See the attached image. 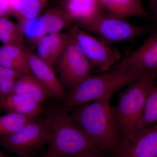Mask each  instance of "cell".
<instances>
[{
    "label": "cell",
    "instance_id": "obj_1",
    "mask_svg": "<svg viewBox=\"0 0 157 157\" xmlns=\"http://www.w3.org/2000/svg\"><path fill=\"white\" fill-rule=\"evenodd\" d=\"M50 122L51 135L44 157H107L59 107L45 109Z\"/></svg>",
    "mask_w": 157,
    "mask_h": 157
},
{
    "label": "cell",
    "instance_id": "obj_2",
    "mask_svg": "<svg viewBox=\"0 0 157 157\" xmlns=\"http://www.w3.org/2000/svg\"><path fill=\"white\" fill-rule=\"evenodd\" d=\"M110 99L104 98L80 105L70 115L94 144L115 157L121 136Z\"/></svg>",
    "mask_w": 157,
    "mask_h": 157
},
{
    "label": "cell",
    "instance_id": "obj_3",
    "mask_svg": "<svg viewBox=\"0 0 157 157\" xmlns=\"http://www.w3.org/2000/svg\"><path fill=\"white\" fill-rule=\"evenodd\" d=\"M143 73L119 63L111 70L98 75H90L66 95L61 108L66 112L74 107L104 98H111L114 93L129 85Z\"/></svg>",
    "mask_w": 157,
    "mask_h": 157
},
{
    "label": "cell",
    "instance_id": "obj_4",
    "mask_svg": "<svg viewBox=\"0 0 157 157\" xmlns=\"http://www.w3.org/2000/svg\"><path fill=\"white\" fill-rule=\"evenodd\" d=\"M155 80L151 73H145L120 93L117 104L113 109L121 138L137 130L147 98Z\"/></svg>",
    "mask_w": 157,
    "mask_h": 157
},
{
    "label": "cell",
    "instance_id": "obj_5",
    "mask_svg": "<svg viewBox=\"0 0 157 157\" xmlns=\"http://www.w3.org/2000/svg\"><path fill=\"white\" fill-rule=\"evenodd\" d=\"M74 25L95 35L108 45L131 41L150 33L153 31L150 26L133 24L109 14L101 8L89 18Z\"/></svg>",
    "mask_w": 157,
    "mask_h": 157
},
{
    "label": "cell",
    "instance_id": "obj_6",
    "mask_svg": "<svg viewBox=\"0 0 157 157\" xmlns=\"http://www.w3.org/2000/svg\"><path fill=\"white\" fill-rule=\"evenodd\" d=\"M50 135V122L46 116L28 124L19 132L0 136V145L17 156L32 157L48 145Z\"/></svg>",
    "mask_w": 157,
    "mask_h": 157
},
{
    "label": "cell",
    "instance_id": "obj_7",
    "mask_svg": "<svg viewBox=\"0 0 157 157\" xmlns=\"http://www.w3.org/2000/svg\"><path fill=\"white\" fill-rule=\"evenodd\" d=\"M68 33L89 60L93 69L98 73L109 71L121 58V54L117 49L111 48L75 25L68 28Z\"/></svg>",
    "mask_w": 157,
    "mask_h": 157
},
{
    "label": "cell",
    "instance_id": "obj_8",
    "mask_svg": "<svg viewBox=\"0 0 157 157\" xmlns=\"http://www.w3.org/2000/svg\"><path fill=\"white\" fill-rule=\"evenodd\" d=\"M59 80L63 87L72 89L90 75L92 67L70 37L58 64Z\"/></svg>",
    "mask_w": 157,
    "mask_h": 157
},
{
    "label": "cell",
    "instance_id": "obj_9",
    "mask_svg": "<svg viewBox=\"0 0 157 157\" xmlns=\"http://www.w3.org/2000/svg\"><path fill=\"white\" fill-rule=\"evenodd\" d=\"M115 157H157V124L121 138Z\"/></svg>",
    "mask_w": 157,
    "mask_h": 157
},
{
    "label": "cell",
    "instance_id": "obj_10",
    "mask_svg": "<svg viewBox=\"0 0 157 157\" xmlns=\"http://www.w3.org/2000/svg\"><path fill=\"white\" fill-rule=\"evenodd\" d=\"M119 64L143 73H154L157 70V33L149 37Z\"/></svg>",
    "mask_w": 157,
    "mask_h": 157
},
{
    "label": "cell",
    "instance_id": "obj_11",
    "mask_svg": "<svg viewBox=\"0 0 157 157\" xmlns=\"http://www.w3.org/2000/svg\"><path fill=\"white\" fill-rule=\"evenodd\" d=\"M27 55L32 74L45 86L52 97L63 102L66 98L64 88L56 75L53 67L31 51H27Z\"/></svg>",
    "mask_w": 157,
    "mask_h": 157
},
{
    "label": "cell",
    "instance_id": "obj_12",
    "mask_svg": "<svg viewBox=\"0 0 157 157\" xmlns=\"http://www.w3.org/2000/svg\"><path fill=\"white\" fill-rule=\"evenodd\" d=\"M70 39L68 33L60 32L48 34L36 44V54L54 69L57 67L59 60Z\"/></svg>",
    "mask_w": 157,
    "mask_h": 157
},
{
    "label": "cell",
    "instance_id": "obj_13",
    "mask_svg": "<svg viewBox=\"0 0 157 157\" xmlns=\"http://www.w3.org/2000/svg\"><path fill=\"white\" fill-rule=\"evenodd\" d=\"M100 7L114 16L125 19L131 17H149L141 0H98Z\"/></svg>",
    "mask_w": 157,
    "mask_h": 157
},
{
    "label": "cell",
    "instance_id": "obj_14",
    "mask_svg": "<svg viewBox=\"0 0 157 157\" xmlns=\"http://www.w3.org/2000/svg\"><path fill=\"white\" fill-rule=\"evenodd\" d=\"M0 107L8 113L27 116L39 117L45 111L42 106L27 96L14 93L0 99Z\"/></svg>",
    "mask_w": 157,
    "mask_h": 157
},
{
    "label": "cell",
    "instance_id": "obj_15",
    "mask_svg": "<svg viewBox=\"0 0 157 157\" xmlns=\"http://www.w3.org/2000/svg\"><path fill=\"white\" fill-rule=\"evenodd\" d=\"M13 93L27 96L41 106L52 97L45 86L32 74H25L19 77L16 81Z\"/></svg>",
    "mask_w": 157,
    "mask_h": 157
},
{
    "label": "cell",
    "instance_id": "obj_16",
    "mask_svg": "<svg viewBox=\"0 0 157 157\" xmlns=\"http://www.w3.org/2000/svg\"><path fill=\"white\" fill-rule=\"evenodd\" d=\"M0 66L32 74L27 51L19 45L3 44L0 47Z\"/></svg>",
    "mask_w": 157,
    "mask_h": 157
},
{
    "label": "cell",
    "instance_id": "obj_17",
    "mask_svg": "<svg viewBox=\"0 0 157 157\" xmlns=\"http://www.w3.org/2000/svg\"><path fill=\"white\" fill-rule=\"evenodd\" d=\"M101 8L98 0H65L63 9L75 23L87 19Z\"/></svg>",
    "mask_w": 157,
    "mask_h": 157
},
{
    "label": "cell",
    "instance_id": "obj_18",
    "mask_svg": "<svg viewBox=\"0 0 157 157\" xmlns=\"http://www.w3.org/2000/svg\"><path fill=\"white\" fill-rule=\"evenodd\" d=\"M46 33L61 32L73 24V20L63 9L55 8L48 10L40 16Z\"/></svg>",
    "mask_w": 157,
    "mask_h": 157
},
{
    "label": "cell",
    "instance_id": "obj_19",
    "mask_svg": "<svg viewBox=\"0 0 157 157\" xmlns=\"http://www.w3.org/2000/svg\"><path fill=\"white\" fill-rule=\"evenodd\" d=\"M12 15L18 21L39 17L44 6L39 0H8Z\"/></svg>",
    "mask_w": 157,
    "mask_h": 157
},
{
    "label": "cell",
    "instance_id": "obj_20",
    "mask_svg": "<svg viewBox=\"0 0 157 157\" xmlns=\"http://www.w3.org/2000/svg\"><path fill=\"white\" fill-rule=\"evenodd\" d=\"M39 117L27 116L8 113L0 116V136L19 132L28 124L39 119Z\"/></svg>",
    "mask_w": 157,
    "mask_h": 157
},
{
    "label": "cell",
    "instance_id": "obj_21",
    "mask_svg": "<svg viewBox=\"0 0 157 157\" xmlns=\"http://www.w3.org/2000/svg\"><path fill=\"white\" fill-rule=\"evenodd\" d=\"M24 36L18 24L11 21L8 17H0V41L3 44H12L23 46Z\"/></svg>",
    "mask_w": 157,
    "mask_h": 157
},
{
    "label": "cell",
    "instance_id": "obj_22",
    "mask_svg": "<svg viewBox=\"0 0 157 157\" xmlns=\"http://www.w3.org/2000/svg\"><path fill=\"white\" fill-rule=\"evenodd\" d=\"M156 122L157 83H155L147 98L143 113L137 125V130L150 126Z\"/></svg>",
    "mask_w": 157,
    "mask_h": 157
},
{
    "label": "cell",
    "instance_id": "obj_23",
    "mask_svg": "<svg viewBox=\"0 0 157 157\" xmlns=\"http://www.w3.org/2000/svg\"><path fill=\"white\" fill-rule=\"evenodd\" d=\"M18 24L21 28L24 37L35 45L47 35L40 16L33 19L18 21Z\"/></svg>",
    "mask_w": 157,
    "mask_h": 157
},
{
    "label": "cell",
    "instance_id": "obj_24",
    "mask_svg": "<svg viewBox=\"0 0 157 157\" xmlns=\"http://www.w3.org/2000/svg\"><path fill=\"white\" fill-rule=\"evenodd\" d=\"M24 74L18 70L0 66V99L13 93L16 81Z\"/></svg>",
    "mask_w": 157,
    "mask_h": 157
},
{
    "label": "cell",
    "instance_id": "obj_25",
    "mask_svg": "<svg viewBox=\"0 0 157 157\" xmlns=\"http://www.w3.org/2000/svg\"><path fill=\"white\" fill-rule=\"evenodd\" d=\"M149 17L156 26L157 27V0H149Z\"/></svg>",
    "mask_w": 157,
    "mask_h": 157
},
{
    "label": "cell",
    "instance_id": "obj_26",
    "mask_svg": "<svg viewBox=\"0 0 157 157\" xmlns=\"http://www.w3.org/2000/svg\"><path fill=\"white\" fill-rule=\"evenodd\" d=\"M12 15L8 0H0V17H8Z\"/></svg>",
    "mask_w": 157,
    "mask_h": 157
},
{
    "label": "cell",
    "instance_id": "obj_27",
    "mask_svg": "<svg viewBox=\"0 0 157 157\" xmlns=\"http://www.w3.org/2000/svg\"><path fill=\"white\" fill-rule=\"evenodd\" d=\"M39 1H40L44 6H45L46 3L48 2V0H39Z\"/></svg>",
    "mask_w": 157,
    "mask_h": 157
},
{
    "label": "cell",
    "instance_id": "obj_28",
    "mask_svg": "<svg viewBox=\"0 0 157 157\" xmlns=\"http://www.w3.org/2000/svg\"><path fill=\"white\" fill-rule=\"evenodd\" d=\"M0 157H22L17 156V157L9 156L6 155H4V154H3L2 152H0Z\"/></svg>",
    "mask_w": 157,
    "mask_h": 157
},
{
    "label": "cell",
    "instance_id": "obj_29",
    "mask_svg": "<svg viewBox=\"0 0 157 157\" xmlns=\"http://www.w3.org/2000/svg\"><path fill=\"white\" fill-rule=\"evenodd\" d=\"M152 75H153L154 76L155 79H157V70L154 73H153Z\"/></svg>",
    "mask_w": 157,
    "mask_h": 157
},
{
    "label": "cell",
    "instance_id": "obj_30",
    "mask_svg": "<svg viewBox=\"0 0 157 157\" xmlns=\"http://www.w3.org/2000/svg\"></svg>",
    "mask_w": 157,
    "mask_h": 157
}]
</instances>
